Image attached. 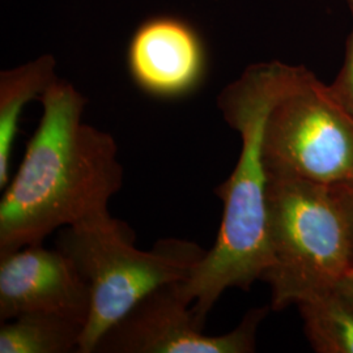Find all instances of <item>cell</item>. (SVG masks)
<instances>
[{
	"label": "cell",
	"instance_id": "1",
	"mask_svg": "<svg viewBox=\"0 0 353 353\" xmlns=\"http://www.w3.org/2000/svg\"><path fill=\"white\" fill-rule=\"evenodd\" d=\"M39 100L41 122L0 201V256L42 243L58 228L110 217L123 185L113 137L81 122L83 94L58 79Z\"/></svg>",
	"mask_w": 353,
	"mask_h": 353
},
{
	"label": "cell",
	"instance_id": "2",
	"mask_svg": "<svg viewBox=\"0 0 353 353\" xmlns=\"http://www.w3.org/2000/svg\"><path fill=\"white\" fill-rule=\"evenodd\" d=\"M275 74L276 61L252 64L217 99L225 122L240 134L242 147L234 170L214 191L224 205L214 246L181 281L182 293L203 327L223 292L250 290L270 265L263 128Z\"/></svg>",
	"mask_w": 353,
	"mask_h": 353
},
{
	"label": "cell",
	"instance_id": "3",
	"mask_svg": "<svg viewBox=\"0 0 353 353\" xmlns=\"http://www.w3.org/2000/svg\"><path fill=\"white\" fill-rule=\"evenodd\" d=\"M271 309L335 290L353 268V230L335 188L268 176Z\"/></svg>",
	"mask_w": 353,
	"mask_h": 353
},
{
	"label": "cell",
	"instance_id": "4",
	"mask_svg": "<svg viewBox=\"0 0 353 353\" xmlns=\"http://www.w3.org/2000/svg\"><path fill=\"white\" fill-rule=\"evenodd\" d=\"M134 232L113 216L65 227L55 248L74 263L90 292L92 309L79 353H93L102 335L152 290L188 279L205 250L190 241H159L150 252L134 246Z\"/></svg>",
	"mask_w": 353,
	"mask_h": 353
},
{
	"label": "cell",
	"instance_id": "5",
	"mask_svg": "<svg viewBox=\"0 0 353 353\" xmlns=\"http://www.w3.org/2000/svg\"><path fill=\"white\" fill-rule=\"evenodd\" d=\"M263 160L268 176L353 188V117L303 65L276 61Z\"/></svg>",
	"mask_w": 353,
	"mask_h": 353
},
{
	"label": "cell",
	"instance_id": "6",
	"mask_svg": "<svg viewBox=\"0 0 353 353\" xmlns=\"http://www.w3.org/2000/svg\"><path fill=\"white\" fill-rule=\"evenodd\" d=\"M182 281V280H181ZM181 281L143 297L97 341L93 353H252L270 307H254L224 335H205L185 299Z\"/></svg>",
	"mask_w": 353,
	"mask_h": 353
},
{
	"label": "cell",
	"instance_id": "7",
	"mask_svg": "<svg viewBox=\"0 0 353 353\" xmlns=\"http://www.w3.org/2000/svg\"><path fill=\"white\" fill-rule=\"evenodd\" d=\"M90 292L74 263L42 243L24 246L0 256V321L28 313L57 314L88 322Z\"/></svg>",
	"mask_w": 353,
	"mask_h": 353
},
{
	"label": "cell",
	"instance_id": "8",
	"mask_svg": "<svg viewBox=\"0 0 353 353\" xmlns=\"http://www.w3.org/2000/svg\"><path fill=\"white\" fill-rule=\"evenodd\" d=\"M132 81L154 99L176 100L199 88L208 58L201 34L186 20L159 16L135 30L127 49Z\"/></svg>",
	"mask_w": 353,
	"mask_h": 353
},
{
	"label": "cell",
	"instance_id": "9",
	"mask_svg": "<svg viewBox=\"0 0 353 353\" xmlns=\"http://www.w3.org/2000/svg\"><path fill=\"white\" fill-rule=\"evenodd\" d=\"M55 59L43 55L37 61L0 74V189L10 183V163L19 121L26 103L41 97L54 81Z\"/></svg>",
	"mask_w": 353,
	"mask_h": 353
},
{
	"label": "cell",
	"instance_id": "10",
	"mask_svg": "<svg viewBox=\"0 0 353 353\" xmlns=\"http://www.w3.org/2000/svg\"><path fill=\"white\" fill-rule=\"evenodd\" d=\"M84 326L48 313H28L1 323L0 353L79 352Z\"/></svg>",
	"mask_w": 353,
	"mask_h": 353
},
{
	"label": "cell",
	"instance_id": "11",
	"mask_svg": "<svg viewBox=\"0 0 353 353\" xmlns=\"http://www.w3.org/2000/svg\"><path fill=\"white\" fill-rule=\"evenodd\" d=\"M306 338L318 353H353V303L338 288L296 305Z\"/></svg>",
	"mask_w": 353,
	"mask_h": 353
},
{
	"label": "cell",
	"instance_id": "12",
	"mask_svg": "<svg viewBox=\"0 0 353 353\" xmlns=\"http://www.w3.org/2000/svg\"><path fill=\"white\" fill-rule=\"evenodd\" d=\"M347 1L352 13V29L347 41L344 63L330 89L341 106L353 117V0Z\"/></svg>",
	"mask_w": 353,
	"mask_h": 353
},
{
	"label": "cell",
	"instance_id": "13",
	"mask_svg": "<svg viewBox=\"0 0 353 353\" xmlns=\"http://www.w3.org/2000/svg\"><path fill=\"white\" fill-rule=\"evenodd\" d=\"M335 189L341 196V203L345 208V212L348 214L353 230V188H335Z\"/></svg>",
	"mask_w": 353,
	"mask_h": 353
},
{
	"label": "cell",
	"instance_id": "14",
	"mask_svg": "<svg viewBox=\"0 0 353 353\" xmlns=\"http://www.w3.org/2000/svg\"><path fill=\"white\" fill-rule=\"evenodd\" d=\"M336 288L353 303V268L350 270V272L343 278L341 284Z\"/></svg>",
	"mask_w": 353,
	"mask_h": 353
}]
</instances>
